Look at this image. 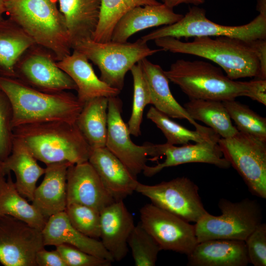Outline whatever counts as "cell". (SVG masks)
I'll use <instances>...</instances> for the list:
<instances>
[{
  "label": "cell",
  "instance_id": "cell-9",
  "mask_svg": "<svg viewBox=\"0 0 266 266\" xmlns=\"http://www.w3.org/2000/svg\"><path fill=\"white\" fill-rule=\"evenodd\" d=\"M224 157L237 171L251 193L266 198V141L238 131L218 141Z\"/></svg>",
  "mask_w": 266,
  "mask_h": 266
},
{
  "label": "cell",
  "instance_id": "cell-43",
  "mask_svg": "<svg viewBox=\"0 0 266 266\" xmlns=\"http://www.w3.org/2000/svg\"><path fill=\"white\" fill-rule=\"evenodd\" d=\"M206 0H161L162 3L167 6L173 8L181 4H191L198 6L205 2Z\"/></svg>",
  "mask_w": 266,
  "mask_h": 266
},
{
  "label": "cell",
  "instance_id": "cell-3",
  "mask_svg": "<svg viewBox=\"0 0 266 266\" xmlns=\"http://www.w3.org/2000/svg\"><path fill=\"white\" fill-rule=\"evenodd\" d=\"M34 158L45 164L88 161L93 149L75 123L52 121L21 125L13 129Z\"/></svg>",
  "mask_w": 266,
  "mask_h": 266
},
{
  "label": "cell",
  "instance_id": "cell-27",
  "mask_svg": "<svg viewBox=\"0 0 266 266\" xmlns=\"http://www.w3.org/2000/svg\"><path fill=\"white\" fill-rule=\"evenodd\" d=\"M33 40L9 18L0 21V75L15 78L18 61Z\"/></svg>",
  "mask_w": 266,
  "mask_h": 266
},
{
  "label": "cell",
  "instance_id": "cell-19",
  "mask_svg": "<svg viewBox=\"0 0 266 266\" xmlns=\"http://www.w3.org/2000/svg\"><path fill=\"white\" fill-rule=\"evenodd\" d=\"M89 61L83 53L73 50L72 53L57 62L58 66L75 83L79 100L84 104L96 98L117 97L121 91L99 78Z\"/></svg>",
  "mask_w": 266,
  "mask_h": 266
},
{
  "label": "cell",
  "instance_id": "cell-20",
  "mask_svg": "<svg viewBox=\"0 0 266 266\" xmlns=\"http://www.w3.org/2000/svg\"><path fill=\"white\" fill-rule=\"evenodd\" d=\"M183 16L162 3L136 7L127 12L117 22L112 33L111 40L127 42L132 35L139 31L174 24Z\"/></svg>",
  "mask_w": 266,
  "mask_h": 266
},
{
  "label": "cell",
  "instance_id": "cell-10",
  "mask_svg": "<svg viewBox=\"0 0 266 266\" xmlns=\"http://www.w3.org/2000/svg\"><path fill=\"white\" fill-rule=\"evenodd\" d=\"M135 192L149 199L154 205L189 222L196 223L208 213L198 186L185 176L155 185L138 182Z\"/></svg>",
  "mask_w": 266,
  "mask_h": 266
},
{
  "label": "cell",
  "instance_id": "cell-5",
  "mask_svg": "<svg viewBox=\"0 0 266 266\" xmlns=\"http://www.w3.org/2000/svg\"><path fill=\"white\" fill-rule=\"evenodd\" d=\"M165 73L190 99L224 101L246 96L249 81L229 78L222 68L203 61L180 59Z\"/></svg>",
  "mask_w": 266,
  "mask_h": 266
},
{
  "label": "cell",
  "instance_id": "cell-15",
  "mask_svg": "<svg viewBox=\"0 0 266 266\" xmlns=\"http://www.w3.org/2000/svg\"><path fill=\"white\" fill-rule=\"evenodd\" d=\"M220 138L206 140L194 144L188 143L181 146L165 144H156V158L165 156V161L154 166L146 165L142 172L147 177H152L168 167L191 163H201L214 165L223 169L231 166L224 157L218 141Z\"/></svg>",
  "mask_w": 266,
  "mask_h": 266
},
{
  "label": "cell",
  "instance_id": "cell-33",
  "mask_svg": "<svg viewBox=\"0 0 266 266\" xmlns=\"http://www.w3.org/2000/svg\"><path fill=\"white\" fill-rule=\"evenodd\" d=\"M237 130L266 141V118L235 99L222 101Z\"/></svg>",
  "mask_w": 266,
  "mask_h": 266
},
{
  "label": "cell",
  "instance_id": "cell-26",
  "mask_svg": "<svg viewBox=\"0 0 266 266\" xmlns=\"http://www.w3.org/2000/svg\"><path fill=\"white\" fill-rule=\"evenodd\" d=\"M3 164L6 174L14 173L19 193L32 201L37 181L44 174L45 168L41 167L26 146L14 137L11 153Z\"/></svg>",
  "mask_w": 266,
  "mask_h": 266
},
{
  "label": "cell",
  "instance_id": "cell-6",
  "mask_svg": "<svg viewBox=\"0 0 266 266\" xmlns=\"http://www.w3.org/2000/svg\"><path fill=\"white\" fill-rule=\"evenodd\" d=\"M72 49L85 55L98 67L100 78L120 91L123 88L127 72L134 65L162 50L150 48L141 38L134 42L111 40L101 42L89 39L74 44Z\"/></svg>",
  "mask_w": 266,
  "mask_h": 266
},
{
  "label": "cell",
  "instance_id": "cell-2",
  "mask_svg": "<svg viewBox=\"0 0 266 266\" xmlns=\"http://www.w3.org/2000/svg\"><path fill=\"white\" fill-rule=\"evenodd\" d=\"M194 37L183 42L172 37L154 40L162 50L199 56L211 61L224 70L231 79L255 77L259 75L260 66L251 41L228 36Z\"/></svg>",
  "mask_w": 266,
  "mask_h": 266
},
{
  "label": "cell",
  "instance_id": "cell-40",
  "mask_svg": "<svg viewBox=\"0 0 266 266\" xmlns=\"http://www.w3.org/2000/svg\"><path fill=\"white\" fill-rule=\"evenodd\" d=\"M35 262L37 266H67L58 251H48L43 248L36 254Z\"/></svg>",
  "mask_w": 266,
  "mask_h": 266
},
{
  "label": "cell",
  "instance_id": "cell-46",
  "mask_svg": "<svg viewBox=\"0 0 266 266\" xmlns=\"http://www.w3.org/2000/svg\"><path fill=\"white\" fill-rule=\"evenodd\" d=\"M6 175L7 174L3 166V162L0 160V177H5Z\"/></svg>",
  "mask_w": 266,
  "mask_h": 266
},
{
  "label": "cell",
  "instance_id": "cell-7",
  "mask_svg": "<svg viewBox=\"0 0 266 266\" xmlns=\"http://www.w3.org/2000/svg\"><path fill=\"white\" fill-rule=\"evenodd\" d=\"M218 205L221 215L208 212L195 223L198 243L218 239L245 241L262 223V208L257 200L246 198L232 202L222 198Z\"/></svg>",
  "mask_w": 266,
  "mask_h": 266
},
{
  "label": "cell",
  "instance_id": "cell-31",
  "mask_svg": "<svg viewBox=\"0 0 266 266\" xmlns=\"http://www.w3.org/2000/svg\"><path fill=\"white\" fill-rule=\"evenodd\" d=\"M146 116L162 132L166 139V143L170 145H184L191 141L198 142L221 138L209 127L203 131L190 130L175 122L154 106L150 107Z\"/></svg>",
  "mask_w": 266,
  "mask_h": 266
},
{
  "label": "cell",
  "instance_id": "cell-25",
  "mask_svg": "<svg viewBox=\"0 0 266 266\" xmlns=\"http://www.w3.org/2000/svg\"><path fill=\"white\" fill-rule=\"evenodd\" d=\"M69 34L71 48L82 40L92 39L98 24L100 0H58Z\"/></svg>",
  "mask_w": 266,
  "mask_h": 266
},
{
  "label": "cell",
  "instance_id": "cell-23",
  "mask_svg": "<svg viewBox=\"0 0 266 266\" xmlns=\"http://www.w3.org/2000/svg\"><path fill=\"white\" fill-rule=\"evenodd\" d=\"M187 256L188 266H246L249 263L245 241L239 240L199 242Z\"/></svg>",
  "mask_w": 266,
  "mask_h": 266
},
{
  "label": "cell",
  "instance_id": "cell-38",
  "mask_svg": "<svg viewBox=\"0 0 266 266\" xmlns=\"http://www.w3.org/2000/svg\"><path fill=\"white\" fill-rule=\"evenodd\" d=\"M56 248L67 266H110L112 263L68 244H60Z\"/></svg>",
  "mask_w": 266,
  "mask_h": 266
},
{
  "label": "cell",
  "instance_id": "cell-12",
  "mask_svg": "<svg viewBox=\"0 0 266 266\" xmlns=\"http://www.w3.org/2000/svg\"><path fill=\"white\" fill-rule=\"evenodd\" d=\"M54 55L36 44L28 49L15 66V78L40 91L55 93L77 90L72 79L57 64Z\"/></svg>",
  "mask_w": 266,
  "mask_h": 266
},
{
  "label": "cell",
  "instance_id": "cell-39",
  "mask_svg": "<svg viewBox=\"0 0 266 266\" xmlns=\"http://www.w3.org/2000/svg\"><path fill=\"white\" fill-rule=\"evenodd\" d=\"M249 263L266 266V224H260L244 241Z\"/></svg>",
  "mask_w": 266,
  "mask_h": 266
},
{
  "label": "cell",
  "instance_id": "cell-14",
  "mask_svg": "<svg viewBox=\"0 0 266 266\" xmlns=\"http://www.w3.org/2000/svg\"><path fill=\"white\" fill-rule=\"evenodd\" d=\"M121 110L122 102L117 96L109 98L105 147L137 177L147 165V157H155V144L146 143L141 146L134 144L127 124L122 118Z\"/></svg>",
  "mask_w": 266,
  "mask_h": 266
},
{
  "label": "cell",
  "instance_id": "cell-32",
  "mask_svg": "<svg viewBox=\"0 0 266 266\" xmlns=\"http://www.w3.org/2000/svg\"><path fill=\"white\" fill-rule=\"evenodd\" d=\"M100 18L92 39L97 42L111 40L114 28L127 12L137 6L160 3L157 0H100Z\"/></svg>",
  "mask_w": 266,
  "mask_h": 266
},
{
  "label": "cell",
  "instance_id": "cell-13",
  "mask_svg": "<svg viewBox=\"0 0 266 266\" xmlns=\"http://www.w3.org/2000/svg\"><path fill=\"white\" fill-rule=\"evenodd\" d=\"M42 232L17 218L0 216V263L4 266H37L44 248Z\"/></svg>",
  "mask_w": 266,
  "mask_h": 266
},
{
  "label": "cell",
  "instance_id": "cell-11",
  "mask_svg": "<svg viewBox=\"0 0 266 266\" xmlns=\"http://www.w3.org/2000/svg\"><path fill=\"white\" fill-rule=\"evenodd\" d=\"M140 223L162 250L189 255L198 243L195 225L152 203L139 210Z\"/></svg>",
  "mask_w": 266,
  "mask_h": 266
},
{
  "label": "cell",
  "instance_id": "cell-29",
  "mask_svg": "<svg viewBox=\"0 0 266 266\" xmlns=\"http://www.w3.org/2000/svg\"><path fill=\"white\" fill-rule=\"evenodd\" d=\"M11 172L0 177V216L9 215L42 231L47 219L17 191Z\"/></svg>",
  "mask_w": 266,
  "mask_h": 266
},
{
  "label": "cell",
  "instance_id": "cell-42",
  "mask_svg": "<svg viewBox=\"0 0 266 266\" xmlns=\"http://www.w3.org/2000/svg\"><path fill=\"white\" fill-rule=\"evenodd\" d=\"M259 63L260 71L257 78L266 79V40L258 39L251 41Z\"/></svg>",
  "mask_w": 266,
  "mask_h": 266
},
{
  "label": "cell",
  "instance_id": "cell-45",
  "mask_svg": "<svg viewBox=\"0 0 266 266\" xmlns=\"http://www.w3.org/2000/svg\"><path fill=\"white\" fill-rule=\"evenodd\" d=\"M4 13H5L4 0H0V21L4 19Z\"/></svg>",
  "mask_w": 266,
  "mask_h": 266
},
{
  "label": "cell",
  "instance_id": "cell-22",
  "mask_svg": "<svg viewBox=\"0 0 266 266\" xmlns=\"http://www.w3.org/2000/svg\"><path fill=\"white\" fill-rule=\"evenodd\" d=\"M71 164L64 162L46 165L44 178L35 189L32 204L47 219L66 208V173Z\"/></svg>",
  "mask_w": 266,
  "mask_h": 266
},
{
  "label": "cell",
  "instance_id": "cell-35",
  "mask_svg": "<svg viewBox=\"0 0 266 266\" xmlns=\"http://www.w3.org/2000/svg\"><path fill=\"white\" fill-rule=\"evenodd\" d=\"M130 71L133 79V96L132 114L127 125L130 134L137 137L141 134L144 109L150 104V95L139 63L134 65Z\"/></svg>",
  "mask_w": 266,
  "mask_h": 266
},
{
  "label": "cell",
  "instance_id": "cell-37",
  "mask_svg": "<svg viewBox=\"0 0 266 266\" xmlns=\"http://www.w3.org/2000/svg\"><path fill=\"white\" fill-rule=\"evenodd\" d=\"M12 107L5 93L0 88V160L3 162L10 155L13 139Z\"/></svg>",
  "mask_w": 266,
  "mask_h": 266
},
{
  "label": "cell",
  "instance_id": "cell-1",
  "mask_svg": "<svg viewBox=\"0 0 266 266\" xmlns=\"http://www.w3.org/2000/svg\"><path fill=\"white\" fill-rule=\"evenodd\" d=\"M0 88L7 96L12 107V129L52 121L75 123L84 106L71 93H45L17 78L0 75Z\"/></svg>",
  "mask_w": 266,
  "mask_h": 266
},
{
  "label": "cell",
  "instance_id": "cell-18",
  "mask_svg": "<svg viewBox=\"0 0 266 266\" xmlns=\"http://www.w3.org/2000/svg\"><path fill=\"white\" fill-rule=\"evenodd\" d=\"M88 162L115 201L123 200L135 192L137 177L106 147L93 149Z\"/></svg>",
  "mask_w": 266,
  "mask_h": 266
},
{
  "label": "cell",
  "instance_id": "cell-17",
  "mask_svg": "<svg viewBox=\"0 0 266 266\" xmlns=\"http://www.w3.org/2000/svg\"><path fill=\"white\" fill-rule=\"evenodd\" d=\"M100 240L114 261H122L129 251L128 240L135 225L123 200L115 201L100 212Z\"/></svg>",
  "mask_w": 266,
  "mask_h": 266
},
{
  "label": "cell",
  "instance_id": "cell-36",
  "mask_svg": "<svg viewBox=\"0 0 266 266\" xmlns=\"http://www.w3.org/2000/svg\"><path fill=\"white\" fill-rule=\"evenodd\" d=\"M72 225L78 231L91 238L100 237V212L89 206L73 203L65 210Z\"/></svg>",
  "mask_w": 266,
  "mask_h": 266
},
{
  "label": "cell",
  "instance_id": "cell-44",
  "mask_svg": "<svg viewBox=\"0 0 266 266\" xmlns=\"http://www.w3.org/2000/svg\"><path fill=\"white\" fill-rule=\"evenodd\" d=\"M257 10L259 13L266 15V0H257Z\"/></svg>",
  "mask_w": 266,
  "mask_h": 266
},
{
  "label": "cell",
  "instance_id": "cell-21",
  "mask_svg": "<svg viewBox=\"0 0 266 266\" xmlns=\"http://www.w3.org/2000/svg\"><path fill=\"white\" fill-rule=\"evenodd\" d=\"M41 232L45 246L68 244L95 256L114 261L100 240L83 234L72 226L65 211L50 216Z\"/></svg>",
  "mask_w": 266,
  "mask_h": 266
},
{
  "label": "cell",
  "instance_id": "cell-24",
  "mask_svg": "<svg viewBox=\"0 0 266 266\" xmlns=\"http://www.w3.org/2000/svg\"><path fill=\"white\" fill-rule=\"evenodd\" d=\"M139 63L148 86L150 104L170 118L187 120L196 130L203 131L208 128L193 119L183 106L175 99L169 88V81L159 65L152 63L146 58Z\"/></svg>",
  "mask_w": 266,
  "mask_h": 266
},
{
  "label": "cell",
  "instance_id": "cell-41",
  "mask_svg": "<svg viewBox=\"0 0 266 266\" xmlns=\"http://www.w3.org/2000/svg\"><path fill=\"white\" fill-rule=\"evenodd\" d=\"M249 89L246 97L266 105V79L256 78L249 81Z\"/></svg>",
  "mask_w": 266,
  "mask_h": 266
},
{
  "label": "cell",
  "instance_id": "cell-30",
  "mask_svg": "<svg viewBox=\"0 0 266 266\" xmlns=\"http://www.w3.org/2000/svg\"><path fill=\"white\" fill-rule=\"evenodd\" d=\"M183 107L193 119L204 123L221 138L231 137L238 132L222 101L190 99Z\"/></svg>",
  "mask_w": 266,
  "mask_h": 266
},
{
  "label": "cell",
  "instance_id": "cell-8",
  "mask_svg": "<svg viewBox=\"0 0 266 266\" xmlns=\"http://www.w3.org/2000/svg\"><path fill=\"white\" fill-rule=\"evenodd\" d=\"M197 36H228L246 41L266 39V15L259 13L245 25L226 26L210 20L204 9L194 6L178 22L164 26L140 38L147 42L164 37L179 39Z\"/></svg>",
  "mask_w": 266,
  "mask_h": 266
},
{
  "label": "cell",
  "instance_id": "cell-4",
  "mask_svg": "<svg viewBox=\"0 0 266 266\" xmlns=\"http://www.w3.org/2000/svg\"><path fill=\"white\" fill-rule=\"evenodd\" d=\"M5 13L57 61L71 54V46L58 0H4Z\"/></svg>",
  "mask_w": 266,
  "mask_h": 266
},
{
  "label": "cell",
  "instance_id": "cell-16",
  "mask_svg": "<svg viewBox=\"0 0 266 266\" xmlns=\"http://www.w3.org/2000/svg\"><path fill=\"white\" fill-rule=\"evenodd\" d=\"M66 200L67 205L82 204L99 212L115 201L88 161L71 164L68 166L66 173Z\"/></svg>",
  "mask_w": 266,
  "mask_h": 266
},
{
  "label": "cell",
  "instance_id": "cell-28",
  "mask_svg": "<svg viewBox=\"0 0 266 266\" xmlns=\"http://www.w3.org/2000/svg\"><path fill=\"white\" fill-rule=\"evenodd\" d=\"M108 98L101 97L84 103L75 124L92 148L105 147Z\"/></svg>",
  "mask_w": 266,
  "mask_h": 266
},
{
  "label": "cell",
  "instance_id": "cell-34",
  "mask_svg": "<svg viewBox=\"0 0 266 266\" xmlns=\"http://www.w3.org/2000/svg\"><path fill=\"white\" fill-rule=\"evenodd\" d=\"M128 245L136 266H154L162 250L152 235L140 222L135 225L128 240Z\"/></svg>",
  "mask_w": 266,
  "mask_h": 266
}]
</instances>
